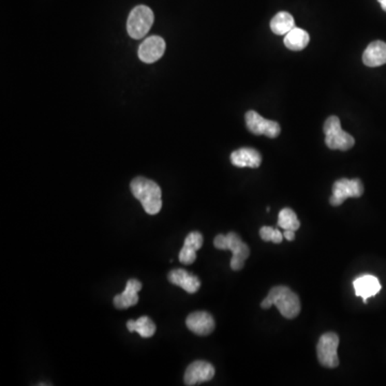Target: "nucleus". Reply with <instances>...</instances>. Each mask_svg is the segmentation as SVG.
Instances as JSON below:
<instances>
[{"instance_id":"nucleus-14","label":"nucleus","mask_w":386,"mask_h":386,"mask_svg":"<svg viewBox=\"0 0 386 386\" xmlns=\"http://www.w3.org/2000/svg\"><path fill=\"white\" fill-rule=\"evenodd\" d=\"M203 235L200 232H191L185 239L183 248L179 252V258L181 263L190 265L196 260V251L200 250L203 246Z\"/></svg>"},{"instance_id":"nucleus-11","label":"nucleus","mask_w":386,"mask_h":386,"mask_svg":"<svg viewBox=\"0 0 386 386\" xmlns=\"http://www.w3.org/2000/svg\"><path fill=\"white\" fill-rule=\"evenodd\" d=\"M186 325L196 335L207 336L215 329V320L208 312H192L187 318Z\"/></svg>"},{"instance_id":"nucleus-6","label":"nucleus","mask_w":386,"mask_h":386,"mask_svg":"<svg viewBox=\"0 0 386 386\" xmlns=\"http://www.w3.org/2000/svg\"><path fill=\"white\" fill-rule=\"evenodd\" d=\"M338 347H339V337L337 334L325 333L318 339L316 345V354L320 364L326 368H336L339 365L338 358Z\"/></svg>"},{"instance_id":"nucleus-16","label":"nucleus","mask_w":386,"mask_h":386,"mask_svg":"<svg viewBox=\"0 0 386 386\" xmlns=\"http://www.w3.org/2000/svg\"><path fill=\"white\" fill-rule=\"evenodd\" d=\"M231 162L237 167H251L256 169L262 162V156L254 148H239L231 154Z\"/></svg>"},{"instance_id":"nucleus-8","label":"nucleus","mask_w":386,"mask_h":386,"mask_svg":"<svg viewBox=\"0 0 386 386\" xmlns=\"http://www.w3.org/2000/svg\"><path fill=\"white\" fill-rule=\"evenodd\" d=\"M246 125L251 133L256 135H265L267 138L276 139L281 132V127L277 121H268L256 111L247 112Z\"/></svg>"},{"instance_id":"nucleus-23","label":"nucleus","mask_w":386,"mask_h":386,"mask_svg":"<svg viewBox=\"0 0 386 386\" xmlns=\"http://www.w3.org/2000/svg\"><path fill=\"white\" fill-rule=\"evenodd\" d=\"M283 236L287 241H292L295 239V231L292 230H285V233H283Z\"/></svg>"},{"instance_id":"nucleus-7","label":"nucleus","mask_w":386,"mask_h":386,"mask_svg":"<svg viewBox=\"0 0 386 386\" xmlns=\"http://www.w3.org/2000/svg\"><path fill=\"white\" fill-rule=\"evenodd\" d=\"M364 193V186L360 179H341L336 181L333 186L329 203L333 206H341L347 199L360 198Z\"/></svg>"},{"instance_id":"nucleus-19","label":"nucleus","mask_w":386,"mask_h":386,"mask_svg":"<svg viewBox=\"0 0 386 386\" xmlns=\"http://www.w3.org/2000/svg\"><path fill=\"white\" fill-rule=\"evenodd\" d=\"M294 27V17L285 11L277 13L270 21V29L274 34H278V36H283V34L285 36Z\"/></svg>"},{"instance_id":"nucleus-4","label":"nucleus","mask_w":386,"mask_h":386,"mask_svg":"<svg viewBox=\"0 0 386 386\" xmlns=\"http://www.w3.org/2000/svg\"><path fill=\"white\" fill-rule=\"evenodd\" d=\"M323 131L325 133V144L329 150L345 152L354 146V138L343 130L341 119L337 116H331L326 119Z\"/></svg>"},{"instance_id":"nucleus-15","label":"nucleus","mask_w":386,"mask_h":386,"mask_svg":"<svg viewBox=\"0 0 386 386\" xmlns=\"http://www.w3.org/2000/svg\"><path fill=\"white\" fill-rule=\"evenodd\" d=\"M353 287L356 296L362 297L364 303H367V299L374 296L381 291L379 279L372 275H364L356 278L353 281Z\"/></svg>"},{"instance_id":"nucleus-9","label":"nucleus","mask_w":386,"mask_h":386,"mask_svg":"<svg viewBox=\"0 0 386 386\" xmlns=\"http://www.w3.org/2000/svg\"><path fill=\"white\" fill-rule=\"evenodd\" d=\"M215 376V368L205 360H196L187 368L183 381L188 386L196 385L202 382L210 381Z\"/></svg>"},{"instance_id":"nucleus-20","label":"nucleus","mask_w":386,"mask_h":386,"mask_svg":"<svg viewBox=\"0 0 386 386\" xmlns=\"http://www.w3.org/2000/svg\"><path fill=\"white\" fill-rule=\"evenodd\" d=\"M127 328L130 333H138L141 337L150 338L156 333V325L150 316H141L138 320H129Z\"/></svg>"},{"instance_id":"nucleus-21","label":"nucleus","mask_w":386,"mask_h":386,"mask_svg":"<svg viewBox=\"0 0 386 386\" xmlns=\"http://www.w3.org/2000/svg\"><path fill=\"white\" fill-rule=\"evenodd\" d=\"M278 227L283 230H292V231L296 232L301 227V222L294 210L287 207L280 210L279 216H278Z\"/></svg>"},{"instance_id":"nucleus-18","label":"nucleus","mask_w":386,"mask_h":386,"mask_svg":"<svg viewBox=\"0 0 386 386\" xmlns=\"http://www.w3.org/2000/svg\"><path fill=\"white\" fill-rule=\"evenodd\" d=\"M283 42H285V45L287 46V48H289L291 51H302L308 45L309 34L304 29L294 27L292 30H290L285 34Z\"/></svg>"},{"instance_id":"nucleus-2","label":"nucleus","mask_w":386,"mask_h":386,"mask_svg":"<svg viewBox=\"0 0 386 386\" xmlns=\"http://www.w3.org/2000/svg\"><path fill=\"white\" fill-rule=\"evenodd\" d=\"M131 192L138 199L148 215H157L162 208L161 188L154 181L136 177L131 181Z\"/></svg>"},{"instance_id":"nucleus-5","label":"nucleus","mask_w":386,"mask_h":386,"mask_svg":"<svg viewBox=\"0 0 386 386\" xmlns=\"http://www.w3.org/2000/svg\"><path fill=\"white\" fill-rule=\"evenodd\" d=\"M154 12L148 6H136L133 8L127 21L129 36L135 40L146 36L154 24Z\"/></svg>"},{"instance_id":"nucleus-22","label":"nucleus","mask_w":386,"mask_h":386,"mask_svg":"<svg viewBox=\"0 0 386 386\" xmlns=\"http://www.w3.org/2000/svg\"><path fill=\"white\" fill-rule=\"evenodd\" d=\"M260 236L264 241H272L274 244H281L285 237L279 229H273L270 227H261Z\"/></svg>"},{"instance_id":"nucleus-13","label":"nucleus","mask_w":386,"mask_h":386,"mask_svg":"<svg viewBox=\"0 0 386 386\" xmlns=\"http://www.w3.org/2000/svg\"><path fill=\"white\" fill-rule=\"evenodd\" d=\"M142 290V283L139 280L130 279L127 281L125 291L114 297L113 303L115 308L127 309L134 306L139 303L138 293Z\"/></svg>"},{"instance_id":"nucleus-1","label":"nucleus","mask_w":386,"mask_h":386,"mask_svg":"<svg viewBox=\"0 0 386 386\" xmlns=\"http://www.w3.org/2000/svg\"><path fill=\"white\" fill-rule=\"evenodd\" d=\"M277 307L281 316L285 318H294L301 312V301L298 295L285 285H277L270 289L267 296L261 303L262 309Z\"/></svg>"},{"instance_id":"nucleus-24","label":"nucleus","mask_w":386,"mask_h":386,"mask_svg":"<svg viewBox=\"0 0 386 386\" xmlns=\"http://www.w3.org/2000/svg\"><path fill=\"white\" fill-rule=\"evenodd\" d=\"M378 1H379L380 5H381V8L383 9V11H385L386 12V0H378Z\"/></svg>"},{"instance_id":"nucleus-3","label":"nucleus","mask_w":386,"mask_h":386,"mask_svg":"<svg viewBox=\"0 0 386 386\" xmlns=\"http://www.w3.org/2000/svg\"><path fill=\"white\" fill-rule=\"evenodd\" d=\"M214 246L219 250H231L233 252L230 265L235 272L244 267L245 262L250 256L248 245L235 232H230L227 235H217L214 239Z\"/></svg>"},{"instance_id":"nucleus-12","label":"nucleus","mask_w":386,"mask_h":386,"mask_svg":"<svg viewBox=\"0 0 386 386\" xmlns=\"http://www.w3.org/2000/svg\"><path fill=\"white\" fill-rule=\"evenodd\" d=\"M167 279H169L170 283L177 285V287H181V289L185 290L187 293H190V294L198 292L201 287V281L198 276L193 275V274L189 273L187 270H181V268L171 270L167 275Z\"/></svg>"},{"instance_id":"nucleus-10","label":"nucleus","mask_w":386,"mask_h":386,"mask_svg":"<svg viewBox=\"0 0 386 386\" xmlns=\"http://www.w3.org/2000/svg\"><path fill=\"white\" fill-rule=\"evenodd\" d=\"M164 51L165 41L161 37H148L139 48V58L145 63H156L163 56Z\"/></svg>"},{"instance_id":"nucleus-17","label":"nucleus","mask_w":386,"mask_h":386,"mask_svg":"<svg viewBox=\"0 0 386 386\" xmlns=\"http://www.w3.org/2000/svg\"><path fill=\"white\" fill-rule=\"evenodd\" d=\"M363 63L367 67L374 68L386 63V43L381 40L372 42L363 54Z\"/></svg>"}]
</instances>
